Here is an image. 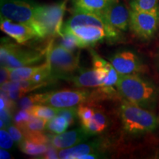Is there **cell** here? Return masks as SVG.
Instances as JSON below:
<instances>
[{
	"label": "cell",
	"instance_id": "cell-1",
	"mask_svg": "<svg viewBox=\"0 0 159 159\" xmlns=\"http://www.w3.org/2000/svg\"><path fill=\"white\" fill-rule=\"evenodd\" d=\"M116 87L125 99L145 108H152L158 97L156 85L139 75H119Z\"/></svg>",
	"mask_w": 159,
	"mask_h": 159
},
{
	"label": "cell",
	"instance_id": "cell-2",
	"mask_svg": "<svg viewBox=\"0 0 159 159\" xmlns=\"http://www.w3.org/2000/svg\"><path fill=\"white\" fill-rule=\"evenodd\" d=\"M38 103L55 108H66L77 107L83 103L94 102L110 98L100 87L97 90L85 89H63L61 91L37 94Z\"/></svg>",
	"mask_w": 159,
	"mask_h": 159
},
{
	"label": "cell",
	"instance_id": "cell-3",
	"mask_svg": "<svg viewBox=\"0 0 159 159\" xmlns=\"http://www.w3.org/2000/svg\"><path fill=\"white\" fill-rule=\"evenodd\" d=\"M119 115L123 129L129 134L152 132L159 125V118L154 113L126 99L121 102Z\"/></svg>",
	"mask_w": 159,
	"mask_h": 159
},
{
	"label": "cell",
	"instance_id": "cell-4",
	"mask_svg": "<svg viewBox=\"0 0 159 159\" xmlns=\"http://www.w3.org/2000/svg\"><path fill=\"white\" fill-rule=\"evenodd\" d=\"M66 10V0L52 5H37L33 28L39 39L62 35L63 18Z\"/></svg>",
	"mask_w": 159,
	"mask_h": 159
},
{
	"label": "cell",
	"instance_id": "cell-5",
	"mask_svg": "<svg viewBox=\"0 0 159 159\" xmlns=\"http://www.w3.org/2000/svg\"><path fill=\"white\" fill-rule=\"evenodd\" d=\"M47 48L44 51L25 48L19 44L2 39L0 46L1 66L8 69L19 68L35 64L47 55Z\"/></svg>",
	"mask_w": 159,
	"mask_h": 159
},
{
	"label": "cell",
	"instance_id": "cell-6",
	"mask_svg": "<svg viewBox=\"0 0 159 159\" xmlns=\"http://www.w3.org/2000/svg\"><path fill=\"white\" fill-rule=\"evenodd\" d=\"M46 57L50 63L53 80H64L76 72L80 68V52L74 53L61 44H49L47 47Z\"/></svg>",
	"mask_w": 159,
	"mask_h": 159
},
{
	"label": "cell",
	"instance_id": "cell-7",
	"mask_svg": "<svg viewBox=\"0 0 159 159\" xmlns=\"http://www.w3.org/2000/svg\"><path fill=\"white\" fill-rule=\"evenodd\" d=\"M36 7L30 0H1V16L33 27Z\"/></svg>",
	"mask_w": 159,
	"mask_h": 159
},
{
	"label": "cell",
	"instance_id": "cell-8",
	"mask_svg": "<svg viewBox=\"0 0 159 159\" xmlns=\"http://www.w3.org/2000/svg\"><path fill=\"white\" fill-rule=\"evenodd\" d=\"M129 27L142 39H150L159 28V11H141L130 10Z\"/></svg>",
	"mask_w": 159,
	"mask_h": 159
},
{
	"label": "cell",
	"instance_id": "cell-9",
	"mask_svg": "<svg viewBox=\"0 0 159 159\" xmlns=\"http://www.w3.org/2000/svg\"><path fill=\"white\" fill-rule=\"evenodd\" d=\"M91 25L97 26L105 29L108 33L109 39H117L119 38V30L109 25L104 19L98 15L86 12H74L72 16L63 24V30L73 28L77 26Z\"/></svg>",
	"mask_w": 159,
	"mask_h": 159
},
{
	"label": "cell",
	"instance_id": "cell-10",
	"mask_svg": "<svg viewBox=\"0 0 159 159\" xmlns=\"http://www.w3.org/2000/svg\"><path fill=\"white\" fill-rule=\"evenodd\" d=\"M110 63L120 75H139L144 70L139 57L130 51L116 52L110 58Z\"/></svg>",
	"mask_w": 159,
	"mask_h": 159
},
{
	"label": "cell",
	"instance_id": "cell-11",
	"mask_svg": "<svg viewBox=\"0 0 159 159\" xmlns=\"http://www.w3.org/2000/svg\"><path fill=\"white\" fill-rule=\"evenodd\" d=\"M101 17L119 30H127L130 24V11L120 0H114Z\"/></svg>",
	"mask_w": 159,
	"mask_h": 159
},
{
	"label": "cell",
	"instance_id": "cell-12",
	"mask_svg": "<svg viewBox=\"0 0 159 159\" xmlns=\"http://www.w3.org/2000/svg\"><path fill=\"white\" fill-rule=\"evenodd\" d=\"M69 32L77 37L80 43L81 48L91 47L102 41L105 38L109 39L108 34L105 29L97 26L82 25L77 26L73 28L64 30L63 33Z\"/></svg>",
	"mask_w": 159,
	"mask_h": 159
},
{
	"label": "cell",
	"instance_id": "cell-13",
	"mask_svg": "<svg viewBox=\"0 0 159 159\" xmlns=\"http://www.w3.org/2000/svg\"><path fill=\"white\" fill-rule=\"evenodd\" d=\"M0 29L18 43L22 44L33 38H38L35 31L30 26L25 24L16 22L1 16Z\"/></svg>",
	"mask_w": 159,
	"mask_h": 159
},
{
	"label": "cell",
	"instance_id": "cell-14",
	"mask_svg": "<svg viewBox=\"0 0 159 159\" xmlns=\"http://www.w3.org/2000/svg\"><path fill=\"white\" fill-rule=\"evenodd\" d=\"M91 136L83 128L49 136L51 146L56 150H63L86 141Z\"/></svg>",
	"mask_w": 159,
	"mask_h": 159
},
{
	"label": "cell",
	"instance_id": "cell-15",
	"mask_svg": "<svg viewBox=\"0 0 159 159\" xmlns=\"http://www.w3.org/2000/svg\"><path fill=\"white\" fill-rule=\"evenodd\" d=\"M101 142L99 141H93L87 143H80L75 146L58 152L59 158L62 159H80L81 156L91 153H97V150L100 148Z\"/></svg>",
	"mask_w": 159,
	"mask_h": 159
},
{
	"label": "cell",
	"instance_id": "cell-16",
	"mask_svg": "<svg viewBox=\"0 0 159 159\" xmlns=\"http://www.w3.org/2000/svg\"><path fill=\"white\" fill-rule=\"evenodd\" d=\"M114 0H71V12H86L101 16Z\"/></svg>",
	"mask_w": 159,
	"mask_h": 159
},
{
	"label": "cell",
	"instance_id": "cell-17",
	"mask_svg": "<svg viewBox=\"0 0 159 159\" xmlns=\"http://www.w3.org/2000/svg\"><path fill=\"white\" fill-rule=\"evenodd\" d=\"M109 120L102 109L94 108V115L91 121L82 126L90 136L99 134L108 128Z\"/></svg>",
	"mask_w": 159,
	"mask_h": 159
},
{
	"label": "cell",
	"instance_id": "cell-18",
	"mask_svg": "<svg viewBox=\"0 0 159 159\" xmlns=\"http://www.w3.org/2000/svg\"><path fill=\"white\" fill-rule=\"evenodd\" d=\"M49 64L48 59L46 57L45 63L40 65H31L19 68L9 69L10 80H30L39 71L42 70Z\"/></svg>",
	"mask_w": 159,
	"mask_h": 159
},
{
	"label": "cell",
	"instance_id": "cell-19",
	"mask_svg": "<svg viewBox=\"0 0 159 159\" xmlns=\"http://www.w3.org/2000/svg\"><path fill=\"white\" fill-rule=\"evenodd\" d=\"M19 147L24 153L31 156H42L49 149L47 144H41L27 139H25L20 143Z\"/></svg>",
	"mask_w": 159,
	"mask_h": 159
},
{
	"label": "cell",
	"instance_id": "cell-20",
	"mask_svg": "<svg viewBox=\"0 0 159 159\" xmlns=\"http://www.w3.org/2000/svg\"><path fill=\"white\" fill-rule=\"evenodd\" d=\"M32 116L49 121L57 114L58 108L46 105H34L27 109Z\"/></svg>",
	"mask_w": 159,
	"mask_h": 159
},
{
	"label": "cell",
	"instance_id": "cell-21",
	"mask_svg": "<svg viewBox=\"0 0 159 159\" xmlns=\"http://www.w3.org/2000/svg\"><path fill=\"white\" fill-rule=\"evenodd\" d=\"M70 125L64 116L56 115L47 122L46 129L53 134H60L65 132Z\"/></svg>",
	"mask_w": 159,
	"mask_h": 159
},
{
	"label": "cell",
	"instance_id": "cell-22",
	"mask_svg": "<svg viewBox=\"0 0 159 159\" xmlns=\"http://www.w3.org/2000/svg\"><path fill=\"white\" fill-rule=\"evenodd\" d=\"M47 122L46 119L38 118L33 116H31L30 119L25 122V124L19 126V128L22 130L23 133L25 132H43L46 129Z\"/></svg>",
	"mask_w": 159,
	"mask_h": 159
},
{
	"label": "cell",
	"instance_id": "cell-23",
	"mask_svg": "<svg viewBox=\"0 0 159 159\" xmlns=\"http://www.w3.org/2000/svg\"><path fill=\"white\" fill-rule=\"evenodd\" d=\"M131 10L141 11H159V0H131Z\"/></svg>",
	"mask_w": 159,
	"mask_h": 159
},
{
	"label": "cell",
	"instance_id": "cell-24",
	"mask_svg": "<svg viewBox=\"0 0 159 159\" xmlns=\"http://www.w3.org/2000/svg\"><path fill=\"white\" fill-rule=\"evenodd\" d=\"M60 37H61V42H60L61 45L68 50L75 52L77 48L81 49V45L79 40L72 33L65 32V33H63Z\"/></svg>",
	"mask_w": 159,
	"mask_h": 159
},
{
	"label": "cell",
	"instance_id": "cell-25",
	"mask_svg": "<svg viewBox=\"0 0 159 159\" xmlns=\"http://www.w3.org/2000/svg\"><path fill=\"white\" fill-rule=\"evenodd\" d=\"M94 115V107L85 105V103L80 104L77 106V117L80 121L81 126L87 124L91 120Z\"/></svg>",
	"mask_w": 159,
	"mask_h": 159
},
{
	"label": "cell",
	"instance_id": "cell-26",
	"mask_svg": "<svg viewBox=\"0 0 159 159\" xmlns=\"http://www.w3.org/2000/svg\"><path fill=\"white\" fill-rule=\"evenodd\" d=\"M14 140L12 138L7 129L1 128V130H0V147L1 148L6 149V150L11 149L14 145Z\"/></svg>",
	"mask_w": 159,
	"mask_h": 159
},
{
	"label": "cell",
	"instance_id": "cell-27",
	"mask_svg": "<svg viewBox=\"0 0 159 159\" xmlns=\"http://www.w3.org/2000/svg\"><path fill=\"white\" fill-rule=\"evenodd\" d=\"M57 115L64 116L67 119L69 125H72L75 122V119L77 117V106L72 107V108H60L57 111Z\"/></svg>",
	"mask_w": 159,
	"mask_h": 159
},
{
	"label": "cell",
	"instance_id": "cell-28",
	"mask_svg": "<svg viewBox=\"0 0 159 159\" xmlns=\"http://www.w3.org/2000/svg\"><path fill=\"white\" fill-rule=\"evenodd\" d=\"M6 129H7V131L9 132V134H11V136H12V138H13L14 142L16 143L17 144L19 145L20 143L25 139V136H24L22 130H21L17 125H11Z\"/></svg>",
	"mask_w": 159,
	"mask_h": 159
},
{
	"label": "cell",
	"instance_id": "cell-29",
	"mask_svg": "<svg viewBox=\"0 0 159 159\" xmlns=\"http://www.w3.org/2000/svg\"><path fill=\"white\" fill-rule=\"evenodd\" d=\"M31 116L32 115L30 114L28 111L25 110V109H21L14 116L13 121H14L15 125L19 127L29 121Z\"/></svg>",
	"mask_w": 159,
	"mask_h": 159
},
{
	"label": "cell",
	"instance_id": "cell-30",
	"mask_svg": "<svg viewBox=\"0 0 159 159\" xmlns=\"http://www.w3.org/2000/svg\"><path fill=\"white\" fill-rule=\"evenodd\" d=\"M11 109L3 108L0 109V114H1V119H0V127L1 128H7L11 125L12 116L11 114Z\"/></svg>",
	"mask_w": 159,
	"mask_h": 159
},
{
	"label": "cell",
	"instance_id": "cell-31",
	"mask_svg": "<svg viewBox=\"0 0 159 159\" xmlns=\"http://www.w3.org/2000/svg\"><path fill=\"white\" fill-rule=\"evenodd\" d=\"M0 73H1V78H0V80H0L1 85L4 84L5 83L10 80V72L8 68L3 66H1V71H0Z\"/></svg>",
	"mask_w": 159,
	"mask_h": 159
},
{
	"label": "cell",
	"instance_id": "cell-32",
	"mask_svg": "<svg viewBox=\"0 0 159 159\" xmlns=\"http://www.w3.org/2000/svg\"><path fill=\"white\" fill-rule=\"evenodd\" d=\"M0 158L1 159H9L11 158V155L6 149L1 148L0 150Z\"/></svg>",
	"mask_w": 159,
	"mask_h": 159
},
{
	"label": "cell",
	"instance_id": "cell-33",
	"mask_svg": "<svg viewBox=\"0 0 159 159\" xmlns=\"http://www.w3.org/2000/svg\"><path fill=\"white\" fill-rule=\"evenodd\" d=\"M158 66H159V55H158Z\"/></svg>",
	"mask_w": 159,
	"mask_h": 159
}]
</instances>
